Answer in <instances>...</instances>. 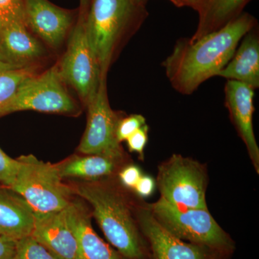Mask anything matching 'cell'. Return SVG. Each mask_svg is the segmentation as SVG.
<instances>
[{"label":"cell","instance_id":"obj_1","mask_svg":"<svg viewBox=\"0 0 259 259\" xmlns=\"http://www.w3.org/2000/svg\"><path fill=\"white\" fill-rule=\"evenodd\" d=\"M258 25L256 18L243 13L233 21L196 40H177L162 63L168 81L178 93H194L204 81L218 76L231 61L241 39Z\"/></svg>","mask_w":259,"mask_h":259},{"label":"cell","instance_id":"obj_2","mask_svg":"<svg viewBox=\"0 0 259 259\" xmlns=\"http://www.w3.org/2000/svg\"><path fill=\"white\" fill-rule=\"evenodd\" d=\"M76 192L91 205L107 241L125 259H148L147 245L140 229L136 205L117 187L100 181L81 184Z\"/></svg>","mask_w":259,"mask_h":259},{"label":"cell","instance_id":"obj_3","mask_svg":"<svg viewBox=\"0 0 259 259\" xmlns=\"http://www.w3.org/2000/svg\"><path fill=\"white\" fill-rule=\"evenodd\" d=\"M148 17L147 5L134 0H91L85 29L102 76L127 37L137 31Z\"/></svg>","mask_w":259,"mask_h":259},{"label":"cell","instance_id":"obj_4","mask_svg":"<svg viewBox=\"0 0 259 259\" xmlns=\"http://www.w3.org/2000/svg\"><path fill=\"white\" fill-rule=\"evenodd\" d=\"M148 205L158 224L179 239L209 247L230 256L236 249L233 238L208 209L178 207L161 198Z\"/></svg>","mask_w":259,"mask_h":259},{"label":"cell","instance_id":"obj_5","mask_svg":"<svg viewBox=\"0 0 259 259\" xmlns=\"http://www.w3.org/2000/svg\"><path fill=\"white\" fill-rule=\"evenodd\" d=\"M17 160L18 169L10 189L21 196L34 212H58L71 203L73 190L63 182L56 164L32 154Z\"/></svg>","mask_w":259,"mask_h":259},{"label":"cell","instance_id":"obj_6","mask_svg":"<svg viewBox=\"0 0 259 259\" xmlns=\"http://www.w3.org/2000/svg\"><path fill=\"white\" fill-rule=\"evenodd\" d=\"M156 184L160 198L168 203L188 208L208 209L207 167L197 160L172 155L158 166Z\"/></svg>","mask_w":259,"mask_h":259},{"label":"cell","instance_id":"obj_7","mask_svg":"<svg viewBox=\"0 0 259 259\" xmlns=\"http://www.w3.org/2000/svg\"><path fill=\"white\" fill-rule=\"evenodd\" d=\"M90 2L81 3L77 22L70 32L67 49L59 68L66 85H69L87 103L97 93L102 76L100 64L89 41L85 18Z\"/></svg>","mask_w":259,"mask_h":259},{"label":"cell","instance_id":"obj_8","mask_svg":"<svg viewBox=\"0 0 259 259\" xmlns=\"http://www.w3.org/2000/svg\"><path fill=\"white\" fill-rule=\"evenodd\" d=\"M34 110L47 113L74 114L78 107L69 95L58 66L27 79L0 110V117L12 112Z\"/></svg>","mask_w":259,"mask_h":259},{"label":"cell","instance_id":"obj_9","mask_svg":"<svg viewBox=\"0 0 259 259\" xmlns=\"http://www.w3.org/2000/svg\"><path fill=\"white\" fill-rule=\"evenodd\" d=\"M88 123L78 151L82 154H102L125 158V153L116 137V128L121 118L110 105L107 77L102 78L95 96L86 104Z\"/></svg>","mask_w":259,"mask_h":259},{"label":"cell","instance_id":"obj_10","mask_svg":"<svg viewBox=\"0 0 259 259\" xmlns=\"http://www.w3.org/2000/svg\"><path fill=\"white\" fill-rule=\"evenodd\" d=\"M136 217L147 245L148 259H229L230 255L218 250L172 236L155 220L147 203L138 204Z\"/></svg>","mask_w":259,"mask_h":259},{"label":"cell","instance_id":"obj_11","mask_svg":"<svg viewBox=\"0 0 259 259\" xmlns=\"http://www.w3.org/2000/svg\"><path fill=\"white\" fill-rule=\"evenodd\" d=\"M27 26L53 49L60 47L74 23L70 10L49 0H24Z\"/></svg>","mask_w":259,"mask_h":259},{"label":"cell","instance_id":"obj_12","mask_svg":"<svg viewBox=\"0 0 259 259\" xmlns=\"http://www.w3.org/2000/svg\"><path fill=\"white\" fill-rule=\"evenodd\" d=\"M255 90L238 81L228 80L225 86L226 106L238 136L246 147L257 174L259 173V148L253 131Z\"/></svg>","mask_w":259,"mask_h":259},{"label":"cell","instance_id":"obj_13","mask_svg":"<svg viewBox=\"0 0 259 259\" xmlns=\"http://www.w3.org/2000/svg\"><path fill=\"white\" fill-rule=\"evenodd\" d=\"M31 236L59 259H81L77 241L66 222L64 209L35 212Z\"/></svg>","mask_w":259,"mask_h":259},{"label":"cell","instance_id":"obj_14","mask_svg":"<svg viewBox=\"0 0 259 259\" xmlns=\"http://www.w3.org/2000/svg\"><path fill=\"white\" fill-rule=\"evenodd\" d=\"M64 212L77 241L81 259H123L97 235L92 225L91 214L80 201H71Z\"/></svg>","mask_w":259,"mask_h":259},{"label":"cell","instance_id":"obj_15","mask_svg":"<svg viewBox=\"0 0 259 259\" xmlns=\"http://www.w3.org/2000/svg\"><path fill=\"white\" fill-rule=\"evenodd\" d=\"M40 42L25 24L13 23L0 30V60L12 66L36 65L45 55Z\"/></svg>","mask_w":259,"mask_h":259},{"label":"cell","instance_id":"obj_16","mask_svg":"<svg viewBox=\"0 0 259 259\" xmlns=\"http://www.w3.org/2000/svg\"><path fill=\"white\" fill-rule=\"evenodd\" d=\"M258 25L245 34L233 57L218 76L259 88V35Z\"/></svg>","mask_w":259,"mask_h":259},{"label":"cell","instance_id":"obj_17","mask_svg":"<svg viewBox=\"0 0 259 259\" xmlns=\"http://www.w3.org/2000/svg\"><path fill=\"white\" fill-rule=\"evenodd\" d=\"M35 212L8 187H0V234L15 241L31 236Z\"/></svg>","mask_w":259,"mask_h":259},{"label":"cell","instance_id":"obj_18","mask_svg":"<svg viewBox=\"0 0 259 259\" xmlns=\"http://www.w3.org/2000/svg\"><path fill=\"white\" fill-rule=\"evenodd\" d=\"M252 0H202L195 10L198 23L191 40H196L233 21Z\"/></svg>","mask_w":259,"mask_h":259},{"label":"cell","instance_id":"obj_19","mask_svg":"<svg viewBox=\"0 0 259 259\" xmlns=\"http://www.w3.org/2000/svg\"><path fill=\"white\" fill-rule=\"evenodd\" d=\"M74 156L56 164L61 178H77L95 182L115 173L125 158L102 154Z\"/></svg>","mask_w":259,"mask_h":259},{"label":"cell","instance_id":"obj_20","mask_svg":"<svg viewBox=\"0 0 259 259\" xmlns=\"http://www.w3.org/2000/svg\"><path fill=\"white\" fill-rule=\"evenodd\" d=\"M36 65L12 66L0 60V110L14 97L27 79L37 74Z\"/></svg>","mask_w":259,"mask_h":259},{"label":"cell","instance_id":"obj_21","mask_svg":"<svg viewBox=\"0 0 259 259\" xmlns=\"http://www.w3.org/2000/svg\"><path fill=\"white\" fill-rule=\"evenodd\" d=\"M13 259H59L33 237H25L16 241Z\"/></svg>","mask_w":259,"mask_h":259},{"label":"cell","instance_id":"obj_22","mask_svg":"<svg viewBox=\"0 0 259 259\" xmlns=\"http://www.w3.org/2000/svg\"><path fill=\"white\" fill-rule=\"evenodd\" d=\"M13 23H26L24 0H0V30Z\"/></svg>","mask_w":259,"mask_h":259},{"label":"cell","instance_id":"obj_23","mask_svg":"<svg viewBox=\"0 0 259 259\" xmlns=\"http://www.w3.org/2000/svg\"><path fill=\"white\" fill-rule=\"evenodd\" d=\"M146 118L142 115H133L121 117L116 128V137L119 143L123 142L128 139L131 135L146 125Z\"/></svg>","mask_w":259,"mask_h":259},{"label":"cell","instance_id":"obj_24","mask_svg":"<svg viewBox=\"0 0 259 259\" xmlns=\"http://www.w3.org/2000/svg\"><path fill=\"white\" fill-rule=\"evenodd\" d=\"M18 161L10 157L0 148V183L10 188L18 169Z\"/></svg>","mask_w":259,"mask_h":259},{"label":"cell","instance_id":"obj_25","mask_svg":"<svg viewBox=\"0 0 259 259\" xmlns=\"http://www.w3.org/2000/svg\"><path fill=\"white\" fill-rule=\"evenodd\" d=\"M148 129L149 127L146 124L131 135L125 141L129 151L137 153L141 160L144 159V150L148 141Z\"/></svg>","mask_w":259,"mask_h":259},{"label":"cell","instance_id":"obj_26","mask_svg":"<svg viewBox=\"0 0 259 259\" xmlns=\"http://www.w3.org/2000/svg\"><path fill=\"white\" fill-rule=\"evenodd\" d=\"M142 175L139 166L128 164L121 168L119 171L118 177L121 185L125 188L134 190Z\"/></svg>","mask_w":259,"mask_h":259},{"label":"cell","instance_id":"obj_27","mask_svg":"<svg viewBox=\"0 0 259 259\" xmlns=\"http://www.w3.org/2000/svg\"><path fill=\"white\" fill-rule=\"evenodd\" d=\"M156 187V180L153 177L143 175L134 190L141 198H144L152 195Z\"/></svg>","mask_w":259,"mask_h":259},{"label":"cell","instance_id":"obj_28","mask_svg":"<svg viewBox=\"0 0 259 259\" xmlns=\"http://www.w3.org/2000/svg\"><path fill=\"white\" fill-rule=\"evenodd\" d=\"M16 241L6 236H0V259H13Z\"/></svg>","mask_w":259,"mask_h":259},{"label":"cell","instance_id":"obj_29","mask_svg":"<svg viewBox=\"0 0 259 259\" xmlns=\"http://www.w3.org/2000/svg\"><path fill=\"white\" fill-rule=\"evenodd\" d=\"M168 1L171 2L172 4L175 6L178 7V8L188 7V8L196 10L198 8L202 0H168Z\"/></svg>","mask_w":259,"mask_h":259},{"label":"cell","instance_id":"obj_30","mask_svg":"<svg viewBox=\"0 0 259 259\" xmlns=\"http://www.w3.org/2000/svg\"><path fill=\"white\" fill-rule=\"evenodd\" d=\"M136 3H140V4H142L144 5H147V3L150 0H134Z\"/></svg>","mask_w":259,"mask_h":259},{"label":"cell","instance_id":"obj_31","mask_svg":"<svg viewBox=\"0 0 259 259\" xmlns=\"http://www.w3.org/2000/svg\"><path fill=\"white\" fill-rule=\"evenodd\" d=\"M91 1V0H80V3H83V2H89Z\"/></svg>","mask_w":259,"mask_h":259},{"label":"cell","instance_id":"obj_32","mask_svg":"<svg viewBox=\"0 0 259 259\" xmlns=\"http://www.w3.org/2000/svg\"><path fill=\"white\" fill-rule=\"evenodd\" d=\"M0 236H1V234H0Z\"/></svg>","mask_w":259,"mask_h":259},{"label":"cell","instance_id":"obj_33","mask_svg":"<svg viewBox=\"0 0 259 259\" xmlns=\"http://www.w3.org/2000/svg\"><path fill=\"white\" fill-rule=\"evenodd\" d=\"M123 259H125V258H123Z\"/></svg>","mask_w":259,"mask_h":259}]
</instances>
